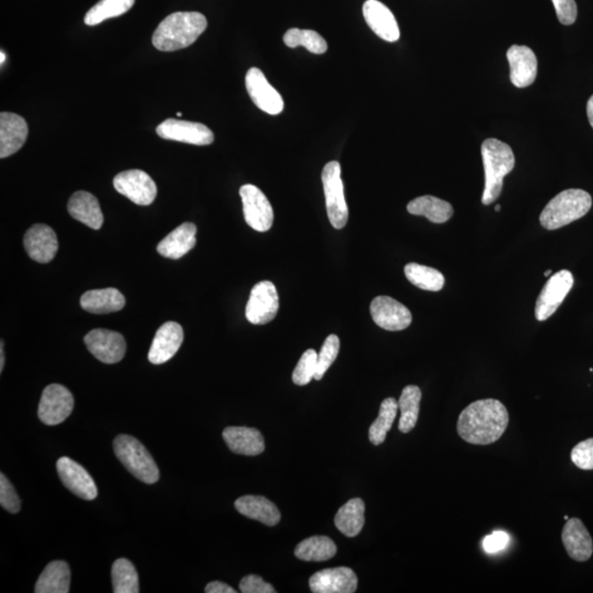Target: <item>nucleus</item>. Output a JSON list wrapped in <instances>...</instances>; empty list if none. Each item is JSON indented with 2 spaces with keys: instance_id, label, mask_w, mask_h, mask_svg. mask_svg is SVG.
I'll return each mask as SVG.
<instances>
[{
  "instance_id": "ea45409f",
  "label": "nucleus",
  "mask_w": 593,
  "mask_h": 593,
  "mask_svg": "<svg viewBox=\"0 0 593 593\" xmlns=\"http://www.w3.org/2000/svg\"><path fill=\"white\" fill-rule=\"evenodd\" d=\"M318 365V353L308 350L301 356L293 373V382L298 385H308L314 378Z\"/></svg>"
},
{
  "instance_id": "39448f33",
  "label": "nucleus",
  "mask_w": 593,
  "mask_h": 593,
  "mask_svg": "<svg viewBox=\"0 0 593 593\" xmlns=\"http://www.w3.org/2000/svg\"><path fill=\"white\" fill-rule=\"evenodd\" d=\"M116 456L138 481L152 484L160 479V471L152 455L130 435H119L113 442Z\"/></svg>"
},
{
  "instance_id": "0eeeda50",
  "label": "nucleus",
  "mask_w": 593,
  "mask_h": 593,
  "mask_svg": "<svg viewBox=\"0 0 593 593\" xmlns=\"http://www.w3.org/2000/svg\"><path fill=\"white\" fill-rule=\"evenodd\" d=\"M279 310V296L271 281L264 280L252 288L247 301L245 315L252 324L270 323Z\"/></svg>"
},
{
  "instance_id": "f8f14e48",
  "label": "nucleus",
  "mask_w": 593,
  "mask_h": 593,
  "mask_svg": "<svg viewBox=\"0 0 593 593\" xmlns=\"http://www.w3.org/2000/svg\"><path fill=\"white\" fill-rule=\"evenodd\" d=\"M157 136L165 140L194 146H209L215 140L214 132L199 122L167 119L156 128Z\"/></svg>"
},
{
  "instance_id": "58836bf2",
  "label": "nucleus",
  "mask_w": 593,
  "mask_h": 593,
  "mask_svg": "<svg viewBox=\"0 0 593 593\" xmlns=\"http://www.w3.org/2000/svg\"><path fill=\"white\" fill-rule=\"evenodd\" d=\"M339 352L340 339L338 338V335H329L324 341L323 348H321L320 353L318 354V365H316V373L314 376L315 380H321L323 378L326 370L331 367V365H332L336 358H338Z\"/></svg>"
},
{
  "instance_id": "aec40b11",
  "label": "nucleus",
  "mask_w": 593,
  "mask_h": 593,
  "mask_svg": "<svg viewBox=\"0 0 593 593\" xmlns=\"http://www.w3.org/2000/svg\"><path fill=\"white\" fill-rule=\"evenodd\" d=\"M562 540L571 560L580 562L590 560L593 553V541L580 518H568L562 528Z\"/></svg>"
},
{
  "instance_id": "de8ad7c7",
  "label": "nucleus",
  "mask_w": 593,
  "mask_h": 593,
  "mask_svg": "<svg viewBox=\"0 0 593 593\" xmlns=\"http://www.w3.org/2000/svg\"><path fill=\"white\" fill-rule=\"evenodd\" d=\"M587 115L588 119H589L590 125L593 128V95L587 103Z\"/></svg>"
},
{
  "instance_id": "a878e982",
  "label": "nucleus",
  "mask_w": 593,
  "mask_h": 593,
  "mask_svg": "<svg viewBox=\"0 0 593 593\" xmlns=\"http://www.w3.org/2000/svg\"><path fill=\"white\" fill-rule=\"evenodd\" d=\"M68 214L82 224L99 230L103 225V215L97 198L87 191H76L67 205Z\"/></svg>"
},
{
  "instance_id": "6e6552de",
  "label": "nucleus",
  "mask_w": 593,
  "mask_h": 593,
  "mask_svg": "<svg viewBox=\"0 0 593 593\" xmlns=\"http://www.w3.org/2000/svg\"><path fill=\"white\" fill-rule=\"evenodd\" d=\"M74 409L71 392L62 385H49L40 400L38 417L47 425H58L66 421Z\"/></svg>"
},
{
  "instance_id": "8fccbe9b",
  "label": "nucleus",
  "mask_w": 593,
  "mask_h": 593,
  "mask_svg": "<svg viewBox=\"0 0 593 593\" xmlns=\"http://www.w3.org/2000/svg\"><path fill=\"white\" fill-rule=\"evenodd\" d=\"M0 57H2V58H0V59H2V61H0V63H2V66H3L4 62L6 61V54H4V51H2V53H0Z\"/></svg>"
},
{
  "instance_id": "72a5a7b5",
  "label": "nucleus",
  "mask_w": 593,
  "mask_h": 593,
  "mask_svg": "<svg viewBox=\"0 0 593 593\" xmlns=\"http://www.w3.org/2000/svg\"><path fill=\"white\" fill-rule=\"evenodd\" d=\"M404 275L410 283L422 290L439 291L443 289L445 284L441 271L417 263L405 265Z\"/></svg>"
},
{
  "instance_id": "79ce46f5",
  "label": "nucleus",
  "mask_w": 593,
  "mask_h": 593,
  "mask_svg": "<svg viewBox=\"0 0 593 593\" xmlns=\"http://www.w3.org/2000/svg\"><path fill=\"white\" fill-rule=\"evenodd\" d=\"M571 461L578 468L583 471L593 469V438L577 444L571 451Z\"/></svg>"
},
{
  "instance_id": "a18cd8bd",
  "label": "nucleus",
  "mask_w": 593,
  "mask_h": 593,
  "mask_svg": "<svg viewBox=\"0 0 593 593\" xmlns=\"http://www.w3.org/2000/svg\"><path fill=\"white\" fill-rule=\"evenodd\" d=\"M509 541V535L507 533L502 531H496L484 537L482 542V546L484 552L488 553H494L504 550L507 547Z\"/></svg>"
},
{
  "instance_id": "c756f323",
  "label": "nucleus",
  "mask_w": 593,
  "mask_h": 593,
  "mask_svg": "<svg viewBox=\"0 0 593 593\" xmlns=\"http://www.w3.org/2000/svg\"><path fill=\"white\" fill-rule=\"evenodd\" d=\"M409 214L423 216L433 224H445L454 215L453 206L449 202L434 196H422L410 201L407 207Z\"/></svg>"
},
{
  "instance_id": "6ab92c4d",
  "label": "nucleus",
  "mask_w": 593,
  "mask_h": 593,
  "mask_svg": "<svg viewBox=\"0 0 593 593\" xmlns=\"http://www.w3.org/2000/svg\"><path fill=\"white\" fill-rule=\"evenodd\" d=\"M184 341V331L177 323H166L157 330L153 339L147 358L152 364L161 365L168 362L181 349Z\"/></svg>"
},
{
  "instance_id": "1a4fd4ad",
  "label": "nucleus",
  "mask_w": 593,
  "mask_h": 593,
  "mask_svg": "<svg viewBox=\"0 0 593 593\" xmlns=\"http://www.w3.org/2000/svg\"><path fill=\"white\" fill-rule=\"evenodd\" d=\"M246 224L259 232L270 230L274 211L270 202L259 187L247 184L240 188Z\"/></svg>"
},
{
  "instance_id": "393cba45",
  "label": "nucleus",
  "mask_w": 593,
  "mask_h": 593,
  "mask_svg": "<svg viewBox=\"0 0 593 593\" xmlns=\"http://www.w3.org/2000/svg\"><path fill=\"white\" fill-rule=\"evenodd\" d=\"M197 226L190 222H186L177 226L165 239L158 243L156 250L158 254L171 260H180L188 252L194 249L196 245Z\"/></svg>"
},
{
  "instance_id": "ddd939ff",
  "label": "nucleus",
  "mask_w": 593,
  "mask_h": 593,
  "mask_svg": "<svg viewBox=\"0 0 593 593\" xmlns=\"http://www.w3.org/2000/svg\"><path fill=\"white\" fill-rule=\"evenodd\" d=\"M246 91L257 108L269 115H279L284 111V101L280 93L267 81L260 68L252 67L245 76Z\"/></svg>"
},
{
  "instance_id": "4c0bfd02",
  "label": "nucleus",
  "mask_w": 593,
  "mask_h": 593,
  "mask_svg": "<svg viewBox=\"0 0 593 593\" xmlns=\"http://www.w3.org/2000/svg\"><path fill=\"white\" fill-rule=\"evenodd\" d=\"M284 43L290 49L305 47L314 54H323L328 49V43L314 30L289 29L285 33Z\"/></svg>"
},
{
  "instance_id": "2f4dec72",
  "label": "nucleus",
  "mask_w": 593,
  "mask_h": 593,
  "mask_svg": "<svg viewBox=\"0 0 593 593\" xmlns=\"http://www.w3.org/2000/svg\"><path fill=\"white\" fill-rule=\"evenodd\" d=\"M421 399V389L418 385H409L403 390L398 402L400 412H402L399 429L403 433L412 431L417 425Z\"/></svg>"
},
{
  "instance_id": "a19ab883",
  "label": "nucleus",
  "mask_w": 593,
  "mask_h": 593,
  "mask_svg": "<svg viewBox=\"0 0 593 593\" xmlns=\"http://www.w3.org/2000/svg\"><path fill=\"white\" fill-rule=\"evenodd\" d=\"M0 504L10 513H18L22 508V502L14 488L8 478L0 474Z\"/></svg>"
},
{
  "instance_id": "dca6fc26",
  "label": "nucleus",
  "mask_w": 593,
  "mask_h": 593,
  "mask_svg": "<svg viewBox=\"0 0 593 593\" xmlns=\"http://www.w3.org/2000/svg\"><path fill=\"white\" fill-rule=\"evenodd\" d=\"M57 471L64 486L84 500L97 498L98 489L95 482L85 468L69 457H61L57 463Z\"/></svg>"
},
{
  "instance_id": "f257e3e1",
  "label": "nucleus",
  "mask_w": 593,
  "mask_h": 593,
  "mask_svg": "<svg viewBox=\"0 0 593 593\" xmlns=\"http://www.w3.org/2000/svg\"><path fill=\"white\" fill-rule=\"evenodd\" d=\"M509 412L496 399L477 400L459 415L457 432L465 442L489 445L500 439L509 425Z\"/></svg>"
},
{
  "instance_id": "412c9836",
  "label": "nucleus",
  "mask_w": 593,
  "mask_h": 593,
  "mask_svg": "<svg viewBox=\"0 0 593 593\" xmlns=\"http://www.w3.org/2000/svg\"><path fill=\"white\" fill-rule=\"evenodd\" d=\"M507 58L510 64V79L513 85L518 88L531 86L537 75L535 53L526 46H512L508 49Z\"/></svg>"
},
{
  "instance_id": "e433bc0d",
  "label": "nucleus",
  "mask_w": 593,
  "mask_h": 593,
  "mask_svg": "<svg viewBox=\"0 0 593 593\" xmlns=\"http://www.w3.org/2000/svg\"><path fill=\"white\" fill-rule=\"evenodd\" d=\"M111 578L115 593H137L140 591L136 567L126 558H119L113 562Z\"/></svg>"
},
{
  "instance_id": "bb28decb",
  "label": "nucleus",
  "mask_w": 593,
  "mask_h": 593,
  "mask_svg": "<svg viewBox=\"0 0 593 593\" xmlns=\"http://www.w3.org/2000/svg\"><path fill=\"white\" fill-rule=\"evenodd\" d=\"M235 509L242 516L274 527L280 521V512L269 499L261 496H244L237 499Z\"/></svg>"
},
{
  "instance_id": "f3484780",
  "label": "nucleus",
  "mask_w": 593,
  "mask_h": 593,
  "mask_svg": "<svg viewBox=\"0 0 593 593\" xmlns=\"http://www.w3.org/2000/svg\"><path fill=\"white\" fill-rule=\"evenodd\" d=\"M358 583L350 568L338 567L315 572L309 586L314 593H353L358 590Z\"/></svg>"
},
{
  "instance_id": "cd10ccee",
  "label": "nucleus",
  "mask_w": 593,
  "mask_h": 593,
  "mask_svg": "<svg viewBox=\"0 0 593 593\" xmlns=\"http://www.w3.org/2000/svg\"><path fill=\"white\" fill-rule=\"evenodd\" d=\"M82 308L93 314L117 313L126 305V298L116 288L89 290L81 298Z\"/></svg>"
},
{
  "instance_id": "c85d7f7f",
  "label": "nucleus",
  "mask_w": 593,
  "mask_h": 593,
  "mask_svg": "<svg viewBox=\"0 0 593 593\" xmlns=\"http://www.w3.org/2000/svg\"><path fill=\"white\" fill-rule=\"evenodd\" d=\"M71 571L66 562L54 561L44 568L37 581L36 593H67Z\"/></svg>"
},
{
  "instance_id": "c9c22d12",
  "label": "nucleus",
  "mask_w": 593,
  "mask_h": 593,
  "mask_svg": "<svg viewBox=\"0 0 593 593\" xmlns=\"http://www.w3.org/2000/svg\"><path fill=\"white\" fill-rule=\"evenodd\" d=\"M136 0H101L86 13L87 26H97L107 19L122 16L133 7Z\"/></svg>"
},
{
  "instance_id": "4468645a",
  "label": "nucleus",
  "mask_w": 593,
  "mask_h": 593,
  "mask_svg": "<svg viewBox=\"0 0 593 593\" xmlns=\"http://www.w3.org/2000/svg\"><path fill=\"white\" fill-rule=\"evenodd\" d=\"M89 352L105 364H116L125 358L127 344L120 333L105 329H95L84 339Z\"/></svg>"
},
{
  "instance_id": "4be33fe9",
  "label": "nucleus",
  "mask_w": 593,
  "mask_h": 593,
  "mask_svg": "<svg viewBox=\"0 0 593 593\" xmlns=\"http://www.w3.org/2000/svg\"><path fill=\"white\" fill-rule=\"evenodd\" d=\"M366 23L380 39L387 42L398 41L400 29L390 9L378 0H367L363 6Z\"/></svg>"
},
{
  "instance_id": "7ed1b4c3",
  "label": "nucleus",
  "mask_w": 593,
  "mask_h": 593,
  "mask_svg": "<svg viewBox=\"0 0 593 593\" xmlns=\"http://www.w3.org/2000/svg\"><path fill=\"white\" fill-rule=\"evenodd\" d=\"M484 167V190L482 198L484 206L491 205L501 195L503 178L516 165L512 148L497 138H488L482 146Z\"/></svg>"
},
{
  "instance_id": "20e7f679",
  "label": "nucleus",
  "mask_w": 593,
  "mask_h": 593,
  "mask_svg": "<svg viewBox=\"0 0 593 593\" xmlns=\"http://www.w3.org/2000/svg\"><path fill=\"white\" fill-rule=\"evenodd\" d=\"M592 207V198L582 190H567L553 197L540 216L541 225L546 230H557L581 219Z\"/></svg>"
},
{
  "instance_id": "9d476101",
  "label": "nucleus",
  "mask_w": 593,
  "mask_h": 593,
  "mask_svg": "<svg viewBox=\"0 0 593 593\" xmlns=\"http://www.w3.org/2000/svg\"><path fill=\"white\" fill-rule=\"evenodd\" d=\"M573 286V276L570 270H562L553 274L544 285L535 305V318L545 321L553 314L565 300Z\"/></svg>"
},
{
  "instance_id": "864d4df0",
  "label": "nucleus",
  "mask_w": 593,
  "mask_h": 593,
  "mask_svg": "<svg viewBox=\"0 0 593 593\" xmlns=\"http://www.w3.org/2000/svg\"><path fill=\"white\" fill-rule=\"evenodd\" d=\"M177 117H182V113L181 112H177Z\"/></svg>"
},
{
  "instance_id": "f704fd0d",
  "label": "nucleus",
  "mask_w": 593,
  "mask_h": 593,
  "mask_svg": "<svg viewBox=\"0 0 593 593\" xmlns=\"http://www.w3.org/2000/svg\"><path fill=\"white\" fill-rule=\"evenodd\" d=\"M399 403L394 398L385 399L380 404L378 418L369 428V441L376 447L383 444L387 433L392 429L395 417H397Z\"/></svg>"
},
{
  "instance_id": "473e14b6",
  "label": "nucleus",
  "mask_w": 593,
  "mask_h": 593,
  "mask_svg": "<svg viewBox=\"0 0 593 593\" xmlns=\"http://www.w3.org/2000/svg\"><path fill=\"white\" fill-rule=\"evenodd\" d=\"M336 551L335 543L328 536H313L296 545L295 555L305 562H326L334 557Z\"/></svg>"
},
{
  "instance_id": "f03ea898",
  "label": "nucleus",
  "mask_w": 593,
  "mask_h": 593,
  "mask_svg": "<svg viewBox=\"0 0 593 593\" xmlns=\"http://www.w3.org/2000/svg\"><path fill=\"white\" fill-rule=\"evenodd\" d=\"M207 27V19L200 13H174L158 24L152 43L163 52L178 51L195 43Z\"/></svg>"
},
{
  "instance_id": "49530a36",
  "label": "nucleus",
  "mask_w": 593,
  "mask_h": 593,
  "mask_svg": "<svg viewBox=\"0 0 593 593\" xmlns=\"http://www.w3.org/2000/svg\"><path fill=\"white\" fill-rule=\"evenodd\" d=\"M205 591L207 593H236L234 588L220 581H212L207 585Z\"/></svg>"
},
{
  "instance_id": "b1692460",
  "label": "nucleus",
  "mask_w": 593,
  "mask_h": 593,
  "mask_svg": "<svg viewBox=\"0 0 593 593\" xmlns=\"http://www.w3.org/2000/svg\"><path fill=\"white\" fill-rule=\"evenodd\" d=\"M231 452L244 456H257L264 452L265 442L259 429L245 427H229L222 433Z\"/></svg>"
},
{
  "instance_id": "7c9ffc66",
  "label": "nucleus",
  "mask_w": 593,
  "mask_h": 593,
  "mask_svg": "<svg viewBox=\"0 0 593 593\" xmlns=\"http://www.w3.org/2000/svg\"><path fill=\"white\" fill-rule=\"evenodd\" d=\"M335 527L345 536H358L365 524V503L362 499L355 498L340 508L334 518Z\"/></svg>"
},
{
  "instance_id": "603ef678",
  "label": "nucleus",
  "mask_w": 593,
  "mask_h": 593,
  "mask_svg": "<svg viewBox=\"0 0 593 593\" xmlns=\"http://www.w3.org/2000/svg\"><path fill=\"white\" fill-rule=\"evenodd\" d=\"M500 210H501V206H499V205L496 206V211L499 212V211H500Z\"/></svg>"
},
{
  "instance_id": "5701e85b",
  "label": "nucleus",
  "mask_w": 593,
  "mask_h": 593,
  "mask_svg": "<svg viewBox=\"0 0 593 593\" xmlns=\"http://www.w3.org/2000/svg\"><path fill=\"white\" fill-rule=\"evenodd\" d=\"M28 123L13 112L0 115V157L6 158L17 153L27 141Z\"/></svg>"
},
{
  "instance_id": "9b49d317",
  "label": "nucleus",
  "mask_w": 593,
  "mask_h": 593,
  "mask_svg": "<svg viewBox=\"0 0 593 593\" xmlns=\"http://www.w3.org/2000/svg\"><path fill=\"white\" fill-rule=\"evenodd\" d=\"M113 187L128 199L138 206H148L155 200L157 187L155 181L146 172L130 170L120 173L113 180Z\"/></svg>"
},
{
  "instance_id": "3c124183",
  "label": "nucleus",
  "mask_w": 593,
  "mask_h": 593,
  "mask_svg": "<svg viewBox=\"0 0 593 593\" xmlns=\"http://www.w3.org/2000/svg\"><path fill=\"white\" fill-rule=\"evenodd\" d=\"M544 275H545L546 277H550V276L552 275V270H547L545 271V274H544Z\"/></svg>"
},
{
  "instance_id": "a211bd4d",
  "label": "nucleus",
  "mask_w": 593,
  "mask_h": 593,
  "mask_svg": "<svg viewBox=\"0 0 593 593\" xmlns=\"http://www.w3.org/2000/svg\"><path fill=\"white\" fill-rule=\"evenodd\" d=\"M24 249L38 263H49L58 251L56 232L46 225H34L26 232L23 239Z\"/></svg>"
},
{
  "instance_id": "423d86ee",
  "label": "nucleus",
  "mask_w": 593,
  "mask_h": 593,
  "mask_svg": "<svg viewBox=\"0 0 593 593\" xmlns=\"http://www.w3.org/2000/svg\"><path fill=\"white\" fill-rule=\"evenodd\" d=\"M321 178L323 182L326 212L331 225L336 230L343 229L349 220V207L345 200L340 163L329 162L324 166Z\"/></svg>"
},
{
  "instance_id": "2eb2a0df",
  "label": "nucleus",
  "mask_w": 593,
  "mask_h": 593,
  "mask_svg": "<svg viewBox=\"0 0 593 593\" xmlns=\"http://www.w3.org/2000/svg\"><path fill=\"white\" fill-rule=\"evenodd\" d=\"M374 323L387 331H403L412 323V314L407 306L388 296H378L370 304Z\"/></svg>"
},
{
  "instance_id": "c03bdc74",
  "label": "nucleus",
  "mask_w": 593,
  "mask_h": 593,
  "mask_svg": "<svg viewBox=\"0 0 593 593\" xmlns=\"http://www.w3.org/2000/svg\"><path fill=\"white\" fill-rule=\"evenodd\" d=\"M240 590L243 593H275V588L265 582L260 576L249 575L240 582Z\"/></svg>"
},
{
  "instance_id": "37998d69",
  "label": "nucleus",
  "mask_w": 593,
  "mask_h": 593,
  "mask_svg": "<svg viewBox=\"0 0 593 593\" xmlns=\"http://www.w3.org/2000/svg\"><path fill=\"white\" fill-rule=\"evenodd\" d=\"M552 2L562 24L571 26L575 23L578 13L575 0H552Z\"/></svg>"
},
{
  "instance_id": "09e8293b",
  "label": "nucleus",
  "mask_w": 593,
  "mask_h": 593,
  "mask_svg": "<svg viewBox=\"0 0 593 593\" xmlns=\"http://www.w3.org/2000/svg\"><path fill=\"white\" fill-rule=\"evenodd\" d=\"M4 366V342L0 343V373H3Z\"/></svg>"
}]
</instances>
